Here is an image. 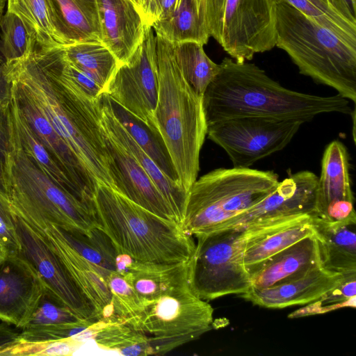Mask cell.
I'll list each match as a JSON object with an SVG mask.
<instances>
[{
	"label": "cell",
	"mask_w": 356,
	"mask_h": 356,
	"mask_svg": "<svg viewBox=\"0 0 356 356\" xmlns=\"http://www.w3.org/2000/svg\"><path fill=\"white\" fill-rule=\"evenodd\" d=\"M10 100V99H9ZM9 102V101H8ZM8 102L4 105L0 106V189L1 186V168L3 159V151L5 149L6 140V107Z\"/></svg>",
	"instance_id": "obj_45"
},
{
	"label": "cell",
	"mask_w": 356,
	"mask_h": 356,
	"mask_svg": "<svg viewBox=\"0 0 356 356\" xmlns=\"http://www.w3.org/2000/svg\"><path fill=\"white\" fill-rule=\"evenodd\" d=\"M84 320L75 314L46 286L37 307L23 328L57 326Z\"/></svg>",
	"instance_id": "obj_39"
},
{
	"label": "cell",
	"mask_w": 356,
	"mask_h": 356,
	"mask_svg": "<svg viewBox=\"0 0 356 356\" xmlns=\"http://www.w3.org/2000/svg\"><path fill=\"white\" fill-rule=\"evenodd\" d=\"M6 207L8 211L26 222L58 257L95 308L99 321H112L111 293L99 268L68 243L58 225L39 211L17 204Z\"/></svg>",
	"instance_id": "obj_12"
},
{
	"label": "cell",
	"mask_w": 356,
	"mask_h": 356,
	"mask_svg": "<svg viewBox=\"0 0 356 356\" xmlns=\"http://www.w3.org/2000/svg\"><path fill=\"white\" fill-rule=\"evenodd\" d=\"M98 102L101 126L138 161L161 192L181 225L188 192L181 183L169 179L139 147L109 108L99 99Z\"/></svg>",
	"instance_id": "obj_25"
},
{
	"label": "cell",
	"mask_w": 356,
	"mask_h": 356,
	"mask_svg": "<svg viewBox=\"0 0 356 356\" xmlns=\"http://www.w3.org/2000/svg\"><path fill=\"white\" fill-rule=\"evenodd\" d=\"M45 288L40 275L23 253L8 254L0 264V320L22 329Z\"/></svg>",
	"instance_id": "obj_17"
},
{
	"label": "cell",
	"mask_w": 356,
	"mask_h": 356,
	"mask_svg": "<svg viewBox=\"0 0 356 356\" xmlns=\"http://www.w3.org/2000/svg\"><path fill=\"white\" fill-rule=\"evenodd\" d=\"M159 89L154 123L169 151L179 180L188 192L197 179L207 136L202 97L179 67L173 44L156 35Z\"/></svg>",
	"instance_id": "obj_4"
},
{
	"label": "cell",
	"mask_w": 356,
	"mask_h": 356,
	"mask_svg": "<svg viewBox=\"0 0 356 356\" xmlns=\"http://www.w3.org/2000/svg\"><path fill=\"white\" fill-rule=\"evenodd\" d=\"M91 339L100 347L122 355H154L150 337L122 322H95Z\"/></svg>",
	"instance_id": "obj_33"
},
{
	"label": "cell",
	"mask_w": 356,
	"mask_h": 356,
	"mask_svg": "<svg viewBox=\"0 0 356 356\" xmlns=\"http://www.w3.org/2000/svg\"><path fill=\"white\" fill-rule=\"evenodd\" d=\"M321 266L343 275L356 273V218L329 222L311 218Z\"/></svg>",
	"instance_id": "obj_24"
},
{
	"label": "cell",
	"mask_w": 356,
	"mask_h": 356,
	"mask_svg": "<svg viewBox=\"0 0 356 356\" xmlns=\"http://www.w3.org/2000/svg\"><path fill=\"white\" fill-rule=\"evenodd\" d=\"M312 216L259 222L243 229L245 245L243 264L250 276L272 257L314 234Z\"/></svg>",
	"instance_id": "obj_19"
},
{
	"label": "cell",
	"mask_w": 356,
	"mask_h": 356,
	"mask_svg": "<svg viewBox=\"0 0 356 356\" xmlns=\"http://www.w3.org/2000/svg\"><path fill=\"white\" fill-rule=\"evenodd\" d=\"M99 99L109 108L115 118L159 169L171 180L181 183L169 151L159 130L150 127L107 93H102Z\"/></svg>",
	"instance_id": "obj_27"
},
{
	"label": "cell",
	"mask_w": 356,
	"mask_h": 356,
	"mask_svg": "<svg viewBox=\"0 0 356 356\" xmlns=\"http://www.w3.org/2000/svg\"><path fill=\"white\" fill-rule=\"evenodd\" d=\"M328 3L343 17L356 24V0H327Z\"/></svg>",
	"instance_id": "obj_43"
},
{
	"label": "cell",
	"mask_w": 356,
	"mask_h": 356,
	"mask_svg": "<svg viewBox=\"0 0 356 356\" xmlns=\"http://www.w3.org/2000/svg\"><path fill=\"white\" fill-rule=\"evenodd\" d=\"M6 2V0H0V22H1V17L3 15Z\"/></svg>",
	"instance_id": "obj_49"
},
{
	"label": "cell",
	"mask_w": 356,
	"mask_h": 356,
	"mask_svg": "<svg viewBox=\"0 0 356 356\" xmlns=\"http://www.w3.org/2000/svg\"><path fill=\"white\" fill-rule=\"evenodd\" d=\"M96 3L100 42L122 65L140 44L149 26L131 0H96Z\"/></svg>",
	"instance_id": "obj_22"
},
{
	"label": "cell",
	"mask_w": 356,
	"mask_h": 356,
	"mask_svg": "<svg viewBox=\"0 0 356 356\" xmlns=\"http://www.w3.org/2000/svg\"><path fill=\"white\" fill-rule=\"evenodd\" d=\"M321 266L314 234L276 254L250 275V289H261L300 276Z\"/></svg>",
	"instance_id": "obj_26"
},
{
	"label": "cell",
	"mask_w": 356,
	"mask_h": 356,
	"mask_svg": "<svg viewBox=\"0 0 356 356\" xmlns=\"http://www.w3.org/2000/svg\"><path fill=\"white\" fill-rule=\"evenodd\" d=\"M60 228L68 243L87 260L96 266L106 280L111 272L115 271L117 250L99 227L95 228L90 236L78 232L68 231L61 227Z\"/></svg>",
	"instance_id": "obj_35"
},
{
	"label": "cell",
	"mask_w": 356,
	"mask_h": 356,
	"mask_svg": "<svg viewBox=\"0 0 356 356\" xmlns=\"http://www.w3.org/2000/svg\"><path fill=\"white\" fill-rule=\"evenodd\" d=\"M150 337L154 355H163L193 341L213 327V309L187 286L145 301L130 325Z\"/></svg>",
	"instance_id": "obj_10"
},
{
	"label": "cell",
	"mask_w": 356,
	"mask_h": 356,
	"mask_svg": "<svg viewBox=\"0 0 356 356\" xmlns=\"http://www.w3.org/2000/svg\"><path fill=\"white\" fill-rule=\"evenodd\" d=\"M145 24H152L165 15L175 4L177 0H131Z\"/></svg>",
	"instance_id": "obj_42"
},
{
	"label": "cell",
	"mask_w": 356,
	"mask_h": 356,
	"mask_svg": "<svg viewBox=\"0 0 356 356\" xmlns=\"http://www.w3.org/2000/svg\"><path fill=\"white\" fill-rule=\"evenodd\" d=\"M202 96L207 127L236 118L266 117L309 122L318 115H352L339 94L321 97L289 90L254 63L225 58Z\"/></svg>",
	"instance_id": "obj_2"
},
{
	"label": "cell",
	"mask_w": 356,
	"mask_h": 356,
	"mask_svg": "<svg viewBox=\"0 0 356 356\" xmlns=\"http://www.w3.org/2000/svg\"><path fill=\"white\" fill-rule=\"evenodd\" d=\"M208 0H196L200 14L206 22V8Z\"/></svg>",
	"instance_id": "obj_47"
},
{
	"label": "cell",
	"mask_w": 356,
	"mask_h": 356,
	"mask_svg": "<svg viewBox=\"0 0 356 356\" xmlns=\"http://www.w3.org/2000/svg\"><path fill=\"white\" fill-rule=\"evenodd\" d=\"M195 237L189 280L196 296L209 301L241 296L251 289L250 276L243 264V229H220Z\"/></svg>",
	"instance_id": "obj_9"
},
{
	"label": "cell",
	"mask_w": 356,
	"mask_h": 356,
	"mask_svg": "<svg viewBox=\"0 0 356 356\" xmlns=\"http://www.w3.org/2000/svg\"><path fill=\"white\" fill-rule=\"evenodd\" d=\"M19 334L15 332L5 323L0 325V349L15 341Z\"/></svg>",
	"instance_id": "obj_46"
},
{
	"label": "cell",
	"mask_w": 356,
	"mask_h": 356,
	"mask_svg": "<svg viewBox=\"0 0 356 356\" xmlns=\"http://www.w3.org/2000/svg\"><path fill=\"white\" fill-rule=\"evenodd\" d=\"M350 275H343L317 266L300 276L269 287L250 289L240 296L268 309L302 305L317 300L339 286Z\"/></svg>",
	"instance_id": "obj_21"
},
{
	"label": "cell",
	"mask_w": 356,
	"mask_h": 356,
	"mask_svg": "<svg viewBox=\"0 0 356 356\" xmlns=\"http://www.w3.org/2000/svg\"><path fill=\"white\" fill-rule=\"evenodd\" d=\"M95 322H81L51 327H25L17 339L27 342H43L73 337L87 330Z\"/></svg>",
	"instance_id": "obj_41"
},
{
	"label": "cell",
	"mask_w": 356,
	"mask_h": 356,
	"mask_svg": "<svg viewBox=\"0 0 356 356\" xmlns=\"http://www.w3.org/2000/svg\"><path fill=\"white\" fill-rule=\"evenodd\" d=\"M10 81L19 107L29 126L57 165L81 191L90 206L97 181L57 136L44 115L26 93L16 83Z\"/></svg>",
	"instance_id": "obj_20"
},
{
	"label": "cell",
	"mask_w": 356,
	"mask_h": 356,
	"mask_svg": "<svg viewBox=\"0 0 356 356\" xmlns=\"http://www.w3.org/2000/svg\"><path fill=\"white\" fill-rule=\"evenodd\" d=\"M345 145L333 140L326 147L318 177L314 216L329 222L356 218Z\"/></svg>",
	"instance_id": "obj_18"
},
{
	"label": "cell",
	"mask_w": 356,
	"mask_h": 356,
	"mask_svg": "<svg viewBox=\"0 0 356 356\" xmlns=\"http://www.w3.org/2000/svg\"><path fill=\"white\" fill-rule=\"evenodd\" d=\"M355 291L356 273L347 276L339 286L327 292L317 300L309 303L307 307L292 313L289 316L290 318H297L326 312L341 306H351L350 302L355 300Z\"/></svg>",
	"instance_id": "obj_40"
},
{
	"label": "cell",
	"mask_w": 356,
	"mask_h": 356,
	"mask_svg": "<svg viewBox=\"0 0 356 356\" xmlns=\"http://www.w3.org/2000/svg\"><path fill=\"white\" fill-rule=\"evenodd\" d=\"M191 262L138 261L117 252L115 271L122 275L145 301L154 300L190 285Z\"/></svg>",
	"instance_id": "obj_23"
},
{
	"label": "cell",
	"mask_w": 356,
	"mask_h": 356,
	"mask_svg": "<svg viewBox=\"0 0 356 356\" xmlns=\"http://www.w3.org/2000/svg\"><path fill=\"white\" fill-rule=\"evenodd\" d=\"M175 57L182 74L200 97L219 72L220 64L205 53L203 45L195 42L172 44Z\"/></svg>",
	"instance_id": "obj_34"
},
{
	"label": "cell",
	"mask_w": 356,
	"mask_h": 356,
	"mask_svg": "<svg viewBox=\"0 0 356 356\" xmlns=\"http://www.w3.org/2000/svg\"><path fill=\"white\" fill-rule=\"evenodd\" d=\"M302 121L266 117H241L207 126L208 138L222 148L235 168H250L283 149Z\"/></svg>",
	"instance_id": "obj_11"
},
{
	"label": "cell",
	"mask_w": 356,
	"mask_h": 356,
	"mask_svg": "<svg viewBox=\"0 0 356 356\" xmlns=\"http://www.w3.org/2000/svg\"><path fill=\"white\" fill-rule=\"evenodd\" d=\"M8 212L15 227L22 253L36 268L47 288L79 317L98 321L95 308L58 257L26 222Z\"/></svg>",
	"instance_id": "obj_14"
},
{
	"label": "cell",
	"mask_w": 356,
	"mask_h": 356,
	"mask_svg": "<svg viewBox=\"0 0 356 356\" xmlns=\"http://www.w3.org/2000/svg\"><path fill=\"white\" fill-rule=\"evenodd\" d=\"M9 108L25 152L56 184L88 204L81 191L57 165L24 118L12 88Z\"/></svg>",
	"instance_id": "obj_31"
},
{
	"label": "cell",
	"mask_w": 356,
	"mask_h": 356,
	"mask_svg": "<svg viewBox=\"0 0 356 356\" xmlns=\"http://www.w3.org/2000/svg\"><path fill=\"white\" fill-rule=\"evenodd\" d=\"M91 206L99 228L118 252L142 262L191 261L195 243L176 222L155 215L99 182Z\"/></svg>",
	"instance_id": "obj_3"
},
{
	"label": "cell",
	"mask_w": 356,
	"mask_h": 356,
	"mask_svg": "<svg viewBox=\"0 0 356 356\" xmlns=\"http://www.w3.org/2000/svg\"><path fill=\"white\" fill-rule=\"evenodd\" d=\"M8 255V252L0 240V264L5 259Z\"/></svg>",
	"instance_id": "obj_48"
},
{
	"label": "cell",
	"mask_w": 356,
	"mask_h": 356,
	"mask_svg": "<svg viewBox=\"0 0 356 356\" xmlns=\"http://www.w3.org/2000/svg\"><path fill=\"white\" fill-rule=\"evenodd\" d=\"M58 31L66 46L100 42L101 31L96 0H50Z\"/></svg>",
	"instance_id": "obj_28"
},
{
	"label": "cell",
	"mask_w": 356,
	"mask_h": 356,
	"mask_svg": "<svg viewBox=\"0 0 356 356\" xmlns=\"http://www.w3.org/2000/svg\"><path fill=\"white\" fill-rule=\"evenodd\" d=\"M3 63V59H2V58H1V56L0 55V64Z\"/></svg>",
	"instance_id": "obj_50"
},
{
	"label": "cell",
	"mask_w": 356,
	"mask_h": 356,
	"mask_svg": "<svg viewBox=\"0 0 356 356\" xmlns=\"http://www.w3.org/2000/svg\"><path fill=\"white\" fill-rule=\"evenodd\" d=\"M106 282L111 293L113 312L112 321L130 325L143 312L145 300L124 277L116 271L109 274Z\"/></svg>",
	"instance_id": "obj_38"
},
{
	"label": "cell",
	"mask_w": 356,
	"mask_h": 356,
	"mask_svg": "<svg viewBox=\"0 0 356 356\" xmlns=\"http://www.w3.org/2000/svg\"><path fill=\"white\" fill-rule=\"evenodd\" d=\"M12 94V83L9 79L6 65L0 64V106L6 104Z\"/></svg>",
	"instance_id": "obj_44"
},
{
	"label": "cell",
	"mask_w": 356,
	"mask_h": 356,
	"mask_svg": "<svg viewBox=\"0 0 356 356\" xmlns=\"http://www.w3.org/2000/svg\"><path fill=\"white\" fill-rule=\"evenodd\" d=\"M65 58L95 81L104 91L119 63L101 42H84L63 47Z\"/></svg>",
	"instance_id": "obj_32"
},
{
	"label": "cell",
	"mask_w": 356,
	"mask_h": 356,
	"mask_svg": "<svg viewBox=\"0 0 356 356\" xmlns=\"http://www.w3.org/2000/svg\"><path fill=\"white\" fill-rule=\"evenodd\" d=\"M318 179L308 170L291 175L280 181L277 188L264 199L218 229H243L259 222L303 214L314 216Z\"/></svg>",
	"instance_id": "obj_15"
},
{
	"label": "cell",
	"mask_w": 356,
	"mask_h": 356,
	"mask_svg": "<svg viewBox=\"0 0 356 356\" xmlns=\"http://www.w3.org/2000/svg\"><path fill=\"white\" fill-rule=\"evenodd\" d=\"M275 46L299 72L356 102V43L321 26L286 3L275 2Z\"/></svg>",
	"instance_id": "obj_5"
},
{
	"label": "cell",
	"mask_w": 356,
	"mask_h": 356,
	"mask_svg": "<svg viewBox=\"0 0 356 356\" xmlns=\"http://www.w3.org/2000/svg\"><path fill=\"white\" fill-rule=\"evenodd\" d=\"M0 55L5 64L29 56L35 49V42L21 19L7 11L0 22Z\"/></svg>",
	"instance_id": "obj_37"
},
{
	"label": "cell",
	"mask_w": 356,
	"mask_h": 356,
	"mask_svg": "<svg viewBox=\"0 0 356 356\" xmlns=\"http://www.w3.org/2000/svg\"><path fill=\"white\" fill-rule=\"evenodd\" d=\"M288 3L321 26L356 43V24L340 15L327 0H274Z\"/></svg>",
	"instance_id": "obj_36"
},
{
	"label": "cell",
	"mask_w": 356,
	"mask_h": 356,
	"mask_svg": "<svg viewBox=\"0 0 356 356\" xmlns=\"http://www.w3.org/2000/svg\"><path fill=\"white\" fill-rule=\"evenodd\" d=\"M280 183L272 170L217 168L196 179L188 191L181 227L196 236L220 228L270 193Z\"/></svg>",
	"instance_id": "obj_7"
},
{
	"label": "cell",
	"mask_w": 356,
	"mask_h": 356,
	"mask_svg": "<svg viewBox=\"0 0 356 356\" xmlns=\"http://www.w3.org/2000/svg\"><path fill=\"white\" fill-rule=\"evenodd\" d=\"M7 11L19 17L35 47L42 49L66 46L60 35L50 0H6Z\"/></svg>",
	"instance_id": "obj_30"
},
{
	"label": "cell",
	"mask_w": 356,
	"mask_h": 356,
	"mask_svg": "<svg viewBox=\"0 0 356 356\" xmlns=\"http://www.w3.org/2000/svg\"><path fill=\"white\" fill-rule=\"evenodd\" d=\"M152 27L156 35L172 44L195 42L204 45L210 38L196 0H177L174 6Z\"/></svg>",
	"instance_id": "obj_29"
},
{
	"label": "cell",
	"mask_w": 356,
	"mask_h": 356,
	"mask_svg": "<svg viewBox=\"0 0 356 356\" xmlns=\"http://www.w3.org/2000/svg\"><path fill=\"white\" fill-rule=\"evenodd\" d=\"M6 140L1 186L10 202L37 209L62 228L90 236L99 227L92 210L51 179L25 152L6 107Z\"/></svg>",
	"instance_id": "obj_6"
},
{
	"label": "cell",
	"mask_w": 356,
	"mask_h": 356,
	"mask_svg": "<svg viewBox=\"0 0 356 356\" xmlns=\"http://www.w3.org/2000/svg\"><path fill=\"white\" fill-rule=\"evenodd\" d=\"M5 65L10 80L31 98L95 179L114 188L98 99L87 96L61 71L50 49L35 48Z\"/></svg>",
	"instance_id": "obj_1"
},
{
	"label": "cell",
	"mask_w": 356,
	"mask_h": 356,
	"mask_svg": "<svg viewBox=\"0 0 356 356\" xmlns=\"http://www.w3.org/2000/svg\"><path fill=\"white\" fill-rule=\"evenodd\" d=\"M101 127L113 189L155 215L179 224L168 202L138 161Z\"/></svg>",
	"instance_id": "obj_16"
},
{
	"label": "cell",
	"mask_w": 356,
	"mask_h": 356,
	"mask_svg": "<svg viewBox=\"0 0 356 356\" xmlns=\"http://www.w3.org/2000/svg\"><path fill=\"white\" fill-rule=\"evenodd\" d=\"M159 89L156 34L147 26L143 40L128 61L118 66L104 92L150 127Z\"/></svg>",
	"instance_id": "obj_13"
},
{
	"label": "cell",
	"mask_w": 356,
	"mask_h": 356,
	"mask_svg": "<svg viewBox=\"0 0 356 356\" xmlns=\"http://www.w3.org/2000/svg\"><path fill=\"white\" fill-rule=\"evenodd\" d=\"M206 24L210 37L238 62L275 47L274 0H208Z\"/></svg>",
	"instance_id": "obj_8"
}]
</instances>
